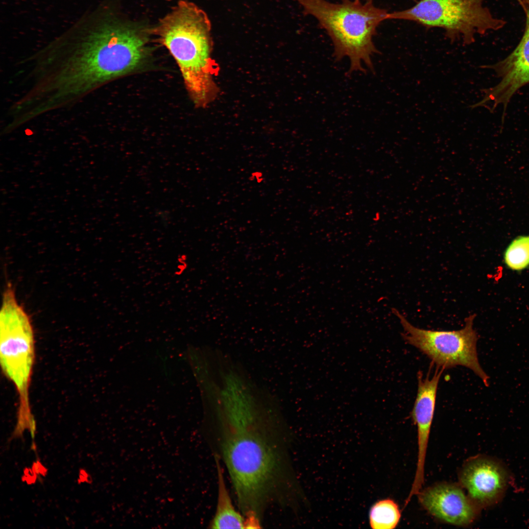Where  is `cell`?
Returning <instances> with one entry per match:
<instances>
[{
  "label": "cell",
  "mask_w": 529,
  "mask_h": 529,
  "mask_svg": "<svg viewBox=\"0 0 529 529\" xmlns=\"http://www.w3.org/2000/svg\"><path fill=\"white\" fill-rule=\"evenodd\" d=\"M149 29L122 21L107 6L89 9L49 42L44 64L57 95L75 104L120 77L148 62Z\"/></svg>",
  "instance_id": "cell-1"
},
{
  "label": "cell",
  "mask_w": 529,
  "mask_h": 529,
  "mask_svg": "<svg viewBox=\"0 0 529 529\" xmlns=\"http://www.w3.org/2000/svg\"><path fill=\"white\" fill-rule=\"evenodd\" d=\"M243 405L231 402L219 408V445L240 510L260 519L286 482L285 455L271 421Z\"/></svg>",
  "instance_id": "cell-2"
},
{
  "label": "cell",
  "mask_w": 529,
  "mask_h": 529,
  "mask_svg": "<svg viewBox=\"0 0 529 529\" xmlns=\"http://www.w3.org/2000/svg\"><path fill=\"white\" fill-rule=\"evenodd\" d=\"M305 15L313 17L325 30L334 46L337 60H350L349 72H365L363 64L374 70L372 56L380 53L373 41L380 24L389 19L387 10L375 6L372 0H294Z\"/></svg>",
  "instance_id": "cell-3"
},
{
  "label": "cell",
  "mask_w": 529,
  "mask_h": 529,
  "mask_svg": "<svg viewBox=\"0 0 529 529\" xmlns=\"http://www.w3.org/2000/svg\"><path fill=\"white\" fill-rule=\"evenodd\" d=\"M35 347L31 319L9 283L3 293L0 312V361L3 373L14 385L18 396L17 420L12 433L16 438L36 423L29 395Z\"/></svg>",
  "instance_id": "cell-4"
},
{
  "label": "cell",
  "mask_w": 529,
  "mask_h": 529,
  "mask_svg": "<svg viewBox=\"0 0 529 529\" xmlns=\"http://www.w3.org/2000/svg\"><path fill=\"white\" fill-rule=\"evenodd\" d=\"M485 0H420L413 6L389 14V19L411 21L427 27L444 29L452 42L462 38L465 45L475 35L501 29L506 24L484 5Z\"/></svg>",
  "instance_id": "cell-5"
},
{
  "label": "cell",
  "mask_w": 529,
  "mask_h": 529,
  "mask_svg": "<svg viewBox=\"0 0 529 529\" xmlns=\"http://www.w3.org/2000/svg\"><path fill=\"white\" fill-rule=\"evenodd\" d=\"M393 313L398 317L404 333L402 337L425 354L437 367L450 368L460 365L474 372L486 386L489 377L479 362L477 343L479 337L473 328L475 314L465 319L463 328L457 331L427 330L414 327L397 309Z\"/></svg>",
  "instance_id": "cell-6"
},
{
  "label": "cell",
  "mask_w": 529,
  "mask_h": 529,
  "mask_svg": "<svg viewBox=\"0 0 529 529\" xmlns=\"http://www.w3.org/2000/svg\"><path fill=\"white\" fill-rule=\"evenodd\" d=\"M459 477L468 497L481 509L493 507L502 501L510 475L499 459L479 456L464 463Z\"/></svg>",
  "instance_id": "cell-7"
},
{
  "label": "cell",
  "mask_w": 529,
  "mask_h": 529,
  "mask_svg": "<svg viewBox=\"0 0 529 529\" xmlns=\"http://www.w3.org/2000/svg\"><path fill=\"white\" fill-rule=\"evenodd\" d=\"M418 495L420 504L431 515L456 526L470 525L481 509L459 486L454 484H437Z\"/></svg>",
  "instance_id": "cell-8"
},
{
  "label": "cell",
  "mask_w": 529,
  "mask_h": 529,
  "mask_svg": "<svg viewBox=\"0 0 529 529\" xmlns=\"http://www.w3.org/2000/svg\"><path fill=\"white\" fill-rule=\"evenodd\" d=\"M444 369L437 367L434 375L423 378L418 373V389L411 411V417L417 428L418 456L417 467L410 491L417 494L421 491L424 481V466L428 440L434 413L437 390L439 379Z\"/></svg>",
  "instance_id": "cell-9"
},
{
  "label": "cell",
  "mask_w": 529,
  "mask_h": 529,
  "mask_svg": "<svg viewBox=\"0 0 529 529\" xmlns=\"http://www.w3.org/2000/svg\"><path fill=\"white\" fill-rule=\"evenodd\" d=\"M217 472V492L215 515L210 524L212 529H245V520L241 512L236 509L226 486L220 458L215 456Z\"/></svg>",
  "instance_id": "cell-10"
},
{
  "label": "cell",
  "mask_w": 529,
  "mask_h": 529,
  "mask_svg": "<svg viewBox=\"0 0 529 529\" xmlns=\"http://www.w3.org/2000/svg\"><path fill=\"white\" fill-rule=\"evenodd\" d=\"M401 512L397 504L389 498L375 503L369 511V524L373 529H393L399 523Z\"/></svg>",
  "instance_id": "cell-11"
},
{
  "label": "cell",
  "mask_w": 529,
  "mask_h": 529,
  "mask_svg": "<svg viewBox=\"0 0 529 529\" xmlns=\"http://www.w3.org/2000/svg\"><path fill=\"white\" fill-rule=\"evenodd\" d=\"M504 260L506 266L514 271H521L529 266V235L515 238L506 248Z\"/></svg>",
  "instance_id": "cell-12"
},
{
  "label": "cell",
  "mask_w": 529,
  "mask_h": 529,
  "mask_svg": "<svg viewBox=\"0 0 529 529\" xmlns=\"http://www.w3.org/2000/svg\"><path fill=\"white\" fill-rule=\"evenodd\" d=\"M155 216L158 219L165 223L169 222L171 217L170 213L165 210L156 211Z\"/></svg>",
  "instance_id": "cell-13"
},
{
  "label": "cell",
  "mask_w": 529,
  "mask_h": 529,
  "mask_svg": "<svg viewBox=\"0 0 529 529\" xmlns=\"http://www.w3.org/2000/svg\"><path fill=\"white\" fill-rule=\"evenodd\" d=\"M525 12L529 8V0H516Z\"/></svg>",
  "instance_id": "cell-14"
},
{
  "label": "cell",
  "mask_w": 529,
  "mask_h": 529,
  "mask_svg": "<svg viewBox=\"0 0 529 529\" xmlns=\"http://www.w3.org/2000/svg\"><path fill=\"white\" fill-rule=\"evenodd\" d=\"M167 0V1H170V0Z\"/></svg>",
  "instance_id": "cell-15"
},
{
  "label": "cell",
  "mask_w": 529,
  "mask_h": 529,
  "mask_svg": "<svg viewBox=\"0 0 529 529\" xmlns=\"http://www.w3.org/2000/svg\"><path fill=\"white\" fill-rule=\"evenodd\" d=\"M372 0L373 1V0Z\"/></svg>",
  "instance_id": "cell-16"
}]
</instances>
